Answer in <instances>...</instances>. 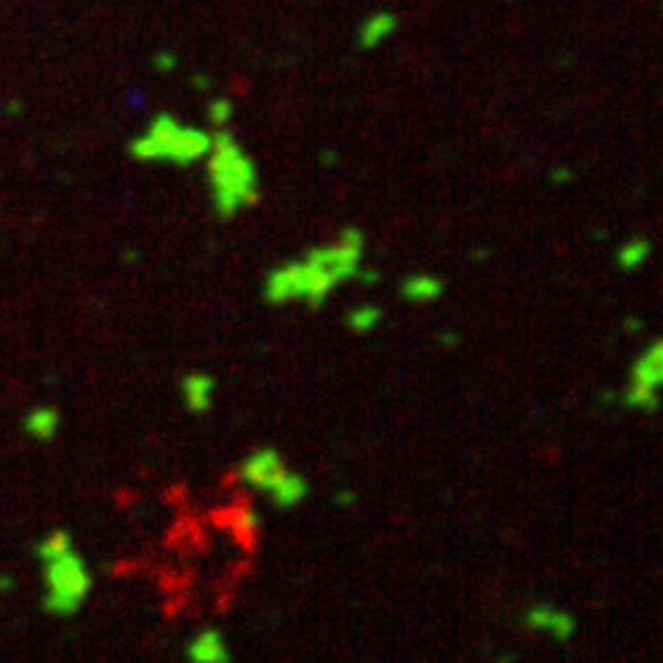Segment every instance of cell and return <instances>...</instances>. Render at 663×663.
Here are the masks:
<instances>
[{"mask_svg":"<svg viewBox=\"0 0 663 663\" xmlns=\"http://www.w3.org/2000/svg\"><path fill=\"white\" fill-rule=\"evenodd\" d=\"M368 238L357 224L340 227L337 235L324 243L307 246L299 258L274 266L263 280V302L271 307L305 305L321 310L337 288L354 282L365 266Z\"/></svg>","mask_w":663,"mask_h":663,"instance_id":"1","label":"cell"},{"mask_svg":"<svg viewBox=\"0 0 663 663\" xmlns=\"http://www.w3.org/2000/svg\"><path fill=\"white\" fill-rule=\"evenodd\" d=\"M208 174L211 204L221 221H230L260 199V169L230 127L213 130L211 150L202 158Z\"/></svg>","mask_w":663,"mask_h":663,"instance_id":"2","label":"cell"},{"mask_svg":"<svg viewBox=\"0 0 663 663\" xmlns=\"http://www.w3.org/2000/svg\"><path fill=\"white\" fill-rule=\"evenodd\" d=\"M213 133L180 122L172 113L161 111L150 125L130 142L127 152L139 164H166V166H194L211 150Z\"/></svg>","mask_w":663,"mask_h":663,"instance_id":"3","label":"cell"},{"mask_svg":"<svg viewBox=\"0 0 663 663\" xmlns=\"http://www.w3.org/2000/svg\"><path fill=\"white\" fill-rule=\"evenodd\" d=\"M238 478L251 492L268 497L271 506H277L280 512L299 509L310 497V482L299 470H293L285 462V456L271 445L246 453L238 465Z\"/></svg>","mask_w":663,"mask_h":663,"instance_id":"4","label":"cell"},{"mask_svg":"<svg viewBox=\"0 0 663 663\" xmlns=\"http://www.w3.org/2000/svg\"><path fill=\"white\" fill-rule=\"evenodd\" d=\"M42 561V608L50 616L66 620L83 608L86 597L91 594L95 578H91V569L86 559L78 553V547H66L61 553H53Z\"/></svg>","mask_w":663,"mask_h":663,"instance_id":"5","label":"cell"},{"mask_svg":"<svg viewBox=\"0 0 663 663\" xmlns=\"http://www.w3.org/2000/svg\"><path fill=\"white\" fill-rule=\"evenodd\" d=\"M622 406L633 412L652 415L663 404V337L642 349L628 371V384L620 396Z\"/></svg>","mask_w":663,"mask_h":663,"instance_id":"6","label":"cell"},{"mask_svg":"<svg viewBox=\"0 0 663 663\" xmlns=\"http://www.w3.org/2000/svg\"><path fill=\"white\" fill-rule=\"evenodd\" d=\"M522 625L531 633L553 638L556 644H569L578 633V620L569 611L553 603H531L522 611Z\"/></svg>","mask_w":663,"mask_h":663,"instance_id":"7","label":"cell"},{"mask_svg":"<svg viewBox=\"0 0 663 663\" xmlns=\"http://www.w3.org/2000/svg\"><path fill=\"white\" fill-rule=\"evenodd\" d=\"M180 398L191 415H208L216 401V379L204 371H189L180 379Z\"/></svg>","mask_w":663,"mask_h":663,"instance_id":"8","label":"cell"},{"mask_svg":"<svg viewBox=\"0 0 663 663\" xmlns=\"http://www.w3.org/2000/svg\"><path fill=\"white\" fill-rule=\"evenodd\" d=\"M401 28V19L390 9H376L359 22L357 28V48L359 50H376L387 39H393Z\"/></svg>","mask_w":663,"mask_h":663,"instance_id":"9","label":"cell"},{"mask_svg":"<svg viewBox=\"0 0 663 663\" xmlns=\"http://www.w3.org/2000/svg\"><path fill=\"white\" fill-rule=\"evenodd\" d=\"M186 658L194 663H227L233 658V652L219 628H202L186 644Z\"/></svg>","mask_w":663,"mask_h":663,"instance_id":"10","label":"cell"},{"mask_svg":"<svg viewBox=\"0 0 663 663\" xmlns=\"http://www.w3.org/2000/svg\"><path fill=\"white\" fill-rule=\"evenodd\" d=\"M398 293L409 305H434L445 296V282L437 274L415 271V274H409V277H404V282L398 285Z\"/></svg>","mask_w":663,"mask_h":663,"instance_id":"11","label":"cell"},{"mask_svg":"<svg viewBox=\"0 0 663 663\" xmlns=\"http://www.w3.org/2000/svg\"><path fill=\"white\" fill-rule=\"evenodd\" d=\"M58 431H61V412L50 404L31 406L28 412L22 415V434L34 443H50L56 440Z\"/></svg>","mask_w":663,"mask_h":663,"instance_id":"12","label":"cell"},{"mask_svg":"<svg viewBox=\"0 0 663 663\" xmlns=\"http://www.w3.org/2000/svg\"><path fill=\"white\" fill-rule=\"evenodd\" d=\"M652 258V241L647 235H633L628 241L620 243V249L613 251V263L620 271L633 274V271H642Z\"/></svg>","mask_w":663,"mask_h":663,"instance_id":"13","label":"cell"},{"mask_svg":"<svg viewBox=\"0 0 663 663\" xmlns=\"http://www.w3.org/2000/svg\"><path fill=\"white\" fill-rule=\"evenodd\" d=\"M382 321H384V310L376 305H357V307L346 310V318H343L346 329L354 335H371L379 329Z\"/></svg>","mask_w":663,"mask_h":663,"instance_id":"14","label":"cell"},{"mask_svg":"<svg viewBox=\"0 0 663 663\" xmlns=\"http://www.w3.org/2000/svg\"><path fill=\"white\" fill-rule=\"evenodd\" d=\"M233 113H235V105H233L230 97H213V100L208 103V122L213 125V130H219V127H230Z\"/></svg>","mask_w":663,"mask_h":663,"instance_id":"15","label":"cell"},{"mask_svg":"<svg viewBox=\"0 0 663 663\" xmlns=\"http://www.w3.org/2000/svg\"><path fill=\"white\" fill-rule=\"evenodd\" d=\"M547 180H551L553 186H567V182L575 180V169H569V166H556V169L547 172Z\"/></svg>","mask_w":663,"mask_h":663,"instance_id":"16","label":"cell"},{"mask_svg":"<svg viewBox=\"0 0 663 663\" xmlns=\"http://www.w3.org/2000/svg\"><path fill=\"white\" fill-rule=\"evenodd\" d=\"M335 503H337L340 509H349V506H354V503H357V495H354L351 490H340V492L335 495Z\"/></svg>","mask_w":663,"mask_h":663,"instance_id":"17","label":"cell"},{"mask_svg":"<svg viewBox=\"0 0 663 663\" xmlns=\"http://www.w3.org/2000/svg\"><path fill=\"white\" fill-rule=\"evenodd\" d=\"M14 589V578L12 575H0V591H12Z\"/></svg>","mask_w":663,"mask_h":663,"instance_id":"18","label":"cell"}]
</instances>
